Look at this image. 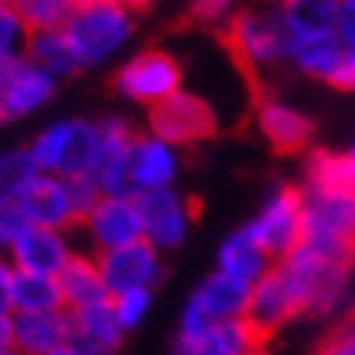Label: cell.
Segmentation results:
<instances>
[{
    "instance_id": "obj_15",
    "label": "cell",
    "mask_w": 355,
    "mask_h": 355,
    "mask_svg": "<svg viewBox=\"0 0 355 355\" xmlns=\"http://www.w3.org/2000/svg\"><path fill=\"white\" fill-rule=\"evenodd\" d=\"M13 349L20 355H46L59 345L72 343V316L69 310L55 313H13Z\"/></svg>"
},
{
    "instance_id": "obj_14",
    "label": "cell",
    "mask_w": 355,
    "mask_h": 355,
    "mask_svg": "<svg viewBox=\"0 0 355 355\" xmlns=\"http://www.w3.org/2000/svg\"><path fill=\"white\" fill-rule=\"evenodd\" d=\"M72 316V345L85 355H118L124 343V329L118 323L114 303L101 300L85 310H69Z\"/></svg>"
},
{
    "instance_id": "obj_4",
    "label": "cell",
    "mask_w": 355,
    "mask_h": 355,
    "mask_svg": "<svg viewBox=\"0 0 355 355\" xmlns=\"http://www.w3.org/2000/svg\"><path fill=\"white\" fill-rule=\"evenodd\" d=\"M147 128H150V137L170 147H196L218 137V118L212 105L193 92H176L163 98L160 105L147 108Z\"/></svg>"
},
{
    "instance_id": "obj_41",
    "label": "cell",
    "mask_w": 355,
    "mask_h": 355,
    "mask_svg": "<svg viewBox=\"0 0 355 355\" xmlns=\"http://www.w3.org/2000/svg\"><path fill=\"white\" fill-rule=\"evenodd\" d=\"M352 153H355V147H352Z\"/></svg>"
},
{
    "instance_id": "obj_40",
    "label": "cell",
    "mask_w": 355,
    "mask_h": 355,
    "mask_svg": "<svg viewBox=\"0 0 355 355\" xmlns=\"http://www.w3.org/2000/svg\"><path fill=\"white\" fill-rule=\"evenodd\" d=\"M0 261H3V251H0Z\"/></svg>"
},
{
    "instance_id": "obj_31",
    "label": "cell",
    "mask_w": 355,
    "mask_h": 355,
    "mask_svg": "<svg viewBox=\"0 0 355 355\" xmlns=\"http://www.w3.org/2000/svg\"><path fill=\"white\" fill-rule=\"evenodd\" d=\"M26 225H30V222L23 218V212L17 209V202L0 205V251H3V254L10 251V245L23 235V228Z\"/></svg>"
},
{
    "instance_id": "obj_9",
    "label": "cell",
    "mask_w": 355,
    "mask_h": 355,
    "mask_svg": "<svg viewBox=\"0 0 355 355\" xmlns=\"http://www.w3.org/2000/svg\"><path fill=\"white\" fill-rule=\"evenodd\" d=\"M88 241L98 254H108L118 248H128L144 238V218H140L137 199L130 196H101V202L88 212L82 222Z\"/></svg>"
},
{
    "instance_id": "obj_21",
    "label": "cell",
    "mask_w": 355,
    "mask_h": 355,
    "mask_svg": "<svg viewBox=\"0 0 355 355\" xmlns=\"http://www.w3.org/2000/svg\"><path fill=\"white\" fill-rule=\"evenodd\" d=\"M55 280H59V291H62L65 310H85L92 303L111 300L108 287L101 280V270H98V261L88 258V254H72Z\"/></svg>"
},
{
    "instance_id": "obj_26",
    "label": "cell",
    "mask_w": 355,
    "mask_h": 355,
    "mask_svg": "<svg viewBox=\"0 0 355 355\" xmlns=\"http://www.w3.org/2000/svg\"><path fill=\"white\" fill-rule=\"evenodd\" d=\"M20 20L26 23L30 33L43 30H65V23L72 20L78 0H10Z\"/></svg>"
},
{
    "instance_id": "obj_10",
    "label": "cell",
    "mask_w": 355,
    "mask_h": 355,
    "mask_svg": "<svg viewBox=\"0 0 355 355\" xmlns=\"http://www.w3.org/2000/svg\"><path fill=\"white\" fill-rule=\"evenodd\" d=\"M254 124H258L261 137L270 144V150L280 157L306 153L316 137V121L310 114H303L270 95L254 98Z\"/></svg>"
},
{
    "instance_id": "obj_11",
    "label": "cell",
    "mask_w": 355,
    "mask_h": 355,
    "mask_svg": "<svg viewBox=\"0 0 355 355\" xmlns=\"http://www.w3.org/2000/svg\"><path fill=\"white\" fill-rule=\"evenodd\" d=\"M144 218V238L157 251L176 248L186 238V228L193 222V202H186L173 189H153V193L134 196Z\"/></svg>"
},
{
    "instance_id": "obj_8",
    "label": "cell",
    "mask_w": 355,
    "mask_h": 355,
    "mask_svg": "<svg viewBox=\"0 0 355 355\" xmlns=\"http://www.w3.org/2000/svg\"><path fill=\"white\" fill-rule=\"evenodd\" d=\"M98 270H101V280L108 287V297L114 300L128 291H150L153 284H160L163 264L160 251L147 238H140L128 248L98 254Z\"/></svg>"
},
{
    "instance_id": "obj_28",
    "label": "cell",
    "mask_w": 355,
    "mask_h": 355,
    "mask_svg": "<svg viewBox=\"0 0 355 355\" xmlns=\"http://www.w3.org/2000/svg\"><path fill=\"white\" fill-rule=\"evenodd\" d=\"M26 43H30V30L20 20V13L10 0H0V65L26 55Z\"/></svg>"
},
{
    "instance_id": "obj_32",
    "label": "cell",
    "mask_w": 355,
    "mask_h": 355,
    "mask_svg": "<svg viewBox=\"0 0 355 355\" xmlns=\"http://www.w3.org/2000/svg\"><path fill=\"white\" fill-rule=\"evenodd\" d=\"M326 85L336 88V92H345V95H355V46L345 49L343 62H339V69L333 72V78Z\"/></svg>"
},
{
    "instance_id": "obj_36",
    "label": "cell",
    "mask_w": 355,
    "mask_h": 355,
    "mask_svg": "<svg viewBox=\"0 0 355 355\" xmlns=\"http://www.w3.org/2000/svg\"><path fill=\"white\" fill-rule=\"evenodd\" d=\"M108 3H114V7H124V10H130V13H140V10H147L153 0H108Z\"/></svg>"
},
{
    "instance_id": "obj_13",
    "label": "cell",
    "mask_w": 355,
    "mask_h": 355,
    "mask_svg": "<svg viewBox=\"0 0 355 355\" xmlns=\"http://www.w3.org/2000/svg\"><path fill=\"white\" fill-rule=\"evenodd\" d=\"M72 254H76V251L65 245L62 232L43 228V225H26L23 235L17 238L10 245V251H7V264L17 270H30V274L59 277Z\"/></svg>"
},
{
    "instance_id": "obj_24",
    "label": "cell",
    "mask_w": 355,
    "mask_h": 355,
    "mask_svg": "<svg viewBox=\"0 0 355 355\" xmlns=\"http://www.w3.org/2000/svg\"><path fill=\"white\" fill-rule=\"evenodd\" d=\"M98 160V124L92 121H65V144H62V160H59V180H72V176H92Z\"/></svg>"
},
{
    "instance_id": "obj_20",
    "label": "cell",
    "mask_w": 355,
    "mask_h": 355,
    "mask_svg": "<svg viewBox=\"0 0 355 355\" xmlns=\"http://www.w3.org/2000/svg\"><path fill=\"white\" fill-rule=\"evenodd\" d=\"M306 189L326 196H355V153L310 150L306 157Z\"/></svg>"
},
{
    "instance_id": "obj_25",
    "label": "cell",
    "mask_w": 355,
    "mask_h": 355,
    "mask_svg": "<svg viewBox=\"0 0 355 355\" xmlns=\"http://www.w3.org/2000/svg\"><path fill=\"white\" fill-rule=\"evenodd\" d=\"M339 3L343 0H284L277 13L291 36H313L333 30Z\"/></svg>"
},
{
    "instance_id": "obj_23",
    "label": "cell",
    "mask_w": 355,
    "mask_h": 355,
    "mask_svg": "<svg viewBox=\"0 0 355 355\" xmlns=\"http://www.w3.org/2000/svg\"><path fill=\"white\" fill-rule=\"evenodd\" d=\"M10 303L13 313H55L65 310L59 280L46 274H30V270L10 268Z\"/></svg>"
},
{
    "instance_id": "obj_12",
    "label": "cell",
    "mask_w": 355,
    "mask_h": 355,
    "mask_svg": "<svg viewBox=\"0 0 355 355\" xmlns=\"http://www.w3.org/2000/svg\"><path fill=\"white\" fill-rule=\"evenodd\" d=\"M17 209L23 212V218L30 225H43V228H76V209H72V199H69V189H65V180L59 176H49V173H40L33 176L30 186L20 193L17 199Z\"/></svg>"
},
{
    "instance_id": "obj_33",
    "label": "cell",
    "mask_w": 355,
    "mask_h": 355,
    "mask_svg": "<svg viewBox=\"0 0 355 355\" xmlns=\"http://www.w3.org/2000/svg\"><path fill=\"white\" fill-rule=\"evenodd\" d=\"M336 36L343 40L345 49L355 46V0H343L339 3V13H336Z\"/></svg>"
},
{
    "instance_id": "obj_19",
    "label": "cell",
    "mask_w": 355,
    "mask_h": 355,
    "mask_svg": "<svg viewBox=\"0 0 355 355\" xmlns=\"http://www.w3.org/2000/svg\"><path fill=\"white\" fill-rule=\"evenodd\" d=\"M218 270L228 274V277L241 280V284H248V287H254V284L270 270L268 251L254 241V235H251L248 225L238 228L235 235L225 238V245L218 251Z\"/></svg>"
},
{
    "instance_id": "obj_3",
    "label": "cell",
    "mask_w": 355,
    "mask_h": 355,
    "mask_svg": "<svg viewBox=\"0 0 355 355\" xmlns=\"http://www.w3.org/2000/svg\"><path fill=\"white\" fill-rule=\"evenodd\" d=\"M306 316V293L303 284L293 277V270L284 261H274L270 270L251 287L245 320L254 326V333L270 343L274 333H280L287 323Z\"/></svg>"
},
{
    "instance_id": "obj_18",
    "label": "cell",
    "mask_w": 355,
    "mask_h": 355,
    "mask_svg": "<svg viewBox=\"0 0 355 355\" xmlns=\"http://www.w3.org/2000/svg\"><path fill=\"white\" fill-rule=\"evenodd\" d=\"M189 300H193L212 323H225V320L245 316L248 300H251V287L235 277H228V274H222V270H216L212 277H205L202 284H199V291H196Z\"/></svg>"
},
{
    "instance_id": "obj_7",
    "label": "cell",
    "mask_w": 355,
    "mask_h": 355,
    "mask_svg": "<svg viewBox=\"0 0 355 355\" xmlns=\"http://www.w3.org/2000/svg\"><path fill=\"white\" fill-rule=\"evenodd\" d=\"M55 95V78L26 55L0 65V121H20Z\"/></svg>"
},
{
    "instance_id": "obj_34",
    "label": "cell",
    "mask_w": 355,
    "mask_h": 355,
    "mask_svg": "<svg viewBox=\"0 0 355 355\" xmlns=\"http://www.w3.org/2000/svg\"><path fill=\"white\" fill-rule=\"evenodd\" d=\"M0 316H13L10 303V264L0 261Z\"/></svg>"
},
{
    "instance_id": "obj_27",
    "label": "cell",
    "mask_w": 355,
    "mask_h": 355,
    "mask_svg": "<svg viewBox=\"0 0 355 355\" xmlns=\"http://www.w3.org/2000/svg\"><path fill=\"white\" fill-rule=\"evenodd\" d=\"M33 176H40V170H36V163H33L26 147L0 153V205L17 202Z\"/></svg>"
},
{
    "instance_id": "obj_22",
    "label": "cell",
    "mask_w": 355,
    "mask_h": 355,
    "mask_svg": "<svg viewBox=\"0 0 355 355\" xmlns=\"http://www.w3.org/2000/svg\"><path fill=\"white\" fill-rule=\"evenodd\" d=\"M26 59L36 62L43 72H49L53 78H72L78 76L85 65L78 62L76 49L69 43L65 30H43V33H30V43H26Z\"/></svg>"
},
{
    "instance_id": "obj_38",
    "label": "cell",
    "mask_w": 355,
    "mask_h": 355,
    "mask_svg": "<svg viewBox=\"0 0 355 355\" xmlns=\"http://www.w3.org/2000/svg\"><path fill=\"white\" fill-rule=\"evenodd\" d=\"M270 3H277V7H280V3H284V0H270Z\"/></svg>"
},
{
    "instance_id": "obj_35",
    "label": "cell",
    "mask_w": 355,
    "mask_h": 355,
    "mask_svg": "<svg viewBox=\"0 0 355 355\" xmlns=\"http://www.w3.org/2000/svg\"><path fill=\"white\" fill-rule=\"evenodd\" d=\"M13 352V323L10 316H0V355Z\"/></svg>"
},
{
    "instance_id": "obj_37",
    "label": "cell",
    "mask_w": 355,
    "mask_h": 355,
    "mask_svg": "<svg viewBox=\"0 0 355 355\" xmlns=\"http://www.w3.org/2000/svg\"><path fill=\"white\" fill-rule=\"evenodd\" d=\"M46 355H85L82 349H76L72 343H65V345H59V349H53V352H46Z\"/></svg>"
},
{
    "instance_id": "obj_29",
    "label": "cell",
    "mask_w": 355,
    "mask_h": 355,
    "mask_svg": "<svg viewBox=\"0 0 355 355\" xmlns=\"http://www.w3.org/2000/svg\"><path fill=\"white\" fill-rule=\"evenodd\" d=\"M235 0H189V7L183 13V23L189 26H222L232 17Z\"/></svg>"
},
{
    "instance_id": "obj_2",
    "label": "cell",
    "mask_w": 355,
    "mask_h": 355,
    "mask_svg": "<svg viewBox=\"0 0 355 355\" xmlns=\"http://www.w3.org/2000/svg\"><path fill=\"white\" fill-rule=\"evenodd\" d=\"M134 33V13L114 7L108 0H78L65 36L82 65H98L111 59Z\"/></svg>"
},
{
    "instance_id": "obj_17",
    "label": "cell",
    "mask_w": 355,
    "mask_h": 355,
    "mask_svg": "<svg viewBox=\"0 0 355 355\" xmlns=\"http://www.w3.org/2000/svg\"><path fill=\"white\" fill-rule=\"evenodd\" d=\"M130 180H134V193H153V189H170L176 180V153L170 144L157 137H140L130 153Z\"/></svg>"
},
{
    "instance_id": "obj_6",
    "label": "cell",
    "mask_w": 355,
    "mask_h": 355,
    "mask_svg": "<svg viewBox=\"0 0 355 355\" xmlns=\"http://www.w3.org/2000/svg\"><path fill=\"white\" fill-rule=\"evenodd\" d=\"M251 235L270 261L287 258L297 241H300L303 228V186H277V193L270 196L258 218L251 222Z\"/></svg>"
},
{
    "instance_id": "obj_39",
    "label": "cell",
    "mask_w": 355,
    "mask_h": 355,
    "mask_svg": "<svg viewBox=\"0 0 355 355\" xmlns=\"http://www.w3.org/2000/svg\"><path fill=\"white\" fill-rule=\"evenodd\" d=\"M7 355H20V352H17V349H13V352H7Z\"/></svg>"
},
{
    "instance_id": "obj_30",
    "label": "cell",
    "mask_w": 355,
    "mask_h": 355,
    "mask_svg": "<svg viewBox=\"0 0 355 355\" xmlns=\"http://www.w3.org/2000/svg\"><path fill=\"white\" fill-rule=\"evenodd\" d=\"M111 303H114L121 329L128 333V329H134V326L147 316V310H150V291H128V293H121V297H114Z\"/></svg>"
},
{
    "instance_id": "obj_5",
    "label": "cell",
    "mask_w": 355,
    "mask_h": 355,
    "mask_svg": "<svg viewBox=\"0 0 355 355\" xmlns=\"http://www.w3.org/2000/svg\"><path fill=\"white\" fill-rule=\"evenodd\" d=\"M180 78H183V69L176 62V55L166 49H144L111 76V88L128 101L153 108L163 98L180 92Z\"/></svg>"
},
{
    "instance_id": "obj_1",
    "label": "cell",
    "mask_w": 355,
    "mask_h": 355,
    "mask_svg": "<svg viewBox=\"0 0 355 355\" xmlns=\"http://www.w3.org/2000/svg\"><path fill=\"white\" fill-rule=\"evenodd\" d=\"M216 33L232 55V62L248 76L254 98H264L268 72H274V65L287 62V26L280 20V13L235 10Z\"/></svg>"
},
{
    "instance_id": "obj_16",
    "label": "cell",
    "mask_w": 355,
    "mask_h": 355,
    "mask_svg": "<svg viewBox=\"0 0 355 355\" xmlns=\"http://www.w3.org/2000/svg\"><path fill=\"white\" fill-rule=\"evenodd\" d=\"M345 55L343 40L336 36V30L329 33H313V36H291L287 33V62L310 78L329 82L333 72L339 69Z\"/></svg>"
}]
</instances>
